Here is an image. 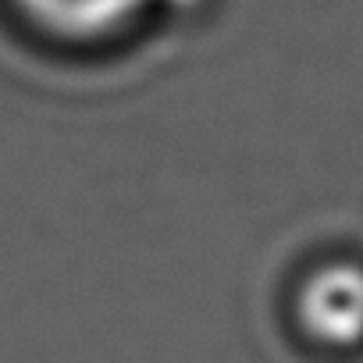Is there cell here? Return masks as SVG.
Masks as SVG:
<instances>
[{"label":"cell","instance_id":"6da1fadb","mask_svg":"<svg viewBox=\"0 0 363 363\" xmlns=\"http://www.w3.org/2000/svg\"><path fill=\"white\" fill-rule=\"evenodd\" d=\"M296 320L310 342L352 349L363 342V267L331 260L310 271L296 292Z\"/></svg>","mask_w":363,"mask_h":363},{"label":"cell","instance_id":"7a4b0ae2","mask_svg":"<svg viewBox=\"0 0 363 363\" xmlns=\"http://www.w3.org/2000/svg\"><path fill=\"white\" fill-rule=\"evenodd\" d=\"M47 36L68 43H96L125 33L153 0H11Z\"/></svg>","mask_w":363,"mask_h":363}]
</instances>
